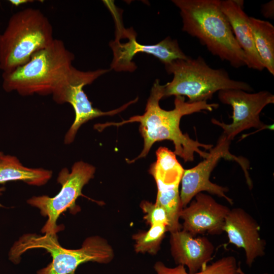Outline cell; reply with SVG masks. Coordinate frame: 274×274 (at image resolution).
I'll return each instance as SVG.
<instances>
[{"label": "cell", "instance_id": "cell-10", "mask_svg": "<svg viewBox=\"0 0 274 274\" xmlns=\"http://www.w3.org/2000/svg\"><path fill=\"white\" fill-rule=\"evenodd\" d=\"M156 154V160L151 164L149 173L157 185L155 203L166 212L169 220L167 230L171 233L180 230L182 227L179 223L183 208L179 187L184 169L174 152L168 148L160 147Z\"/></svg>", "mask_w": 274, "mask_h": 274}, {"label": "cell", "instance_id": "cell-13", "mask_svg": "<svg viewBox=\"0 0 274 274\" xmlns=\"http://www.w3.org/2000/svg\"><path fill=\"white\" fill-rule=\"evenodd\" d=\"M189 203L180 213L183 230L194 236L205 233L219 235L223 232L225 218L230 210L228 207L202 192L196 194Z\"/></svg>", "mask_w": 274, "mask_h": 274}, {"label": "cell", "instance_id": "cell-16", "mask_svg": "<svg viewBox=\"0 0 274 274\" xmlns=\"http://www.w3.org/2000/svg\"><path fill=\"white\" fill-rule=\"evenodd\" d=\"M242 1H221L222 12L227 18L234 37L245 53L247 66L259 71L264 67L256 49L249 24V17L243 10Z\"/></svg>", "mask_w": 274, "mask_h": 274}, {"label": "cell", "instance_id": "cell-22", "mask_svg": "<svg viewBox=\"0 0 274 274\" xmlns=\"http://www.w3.org/2000/svg\"><path fill=\"white\" fill-rule=\"evenodd\" d=\"M274 3L271 1L262 6L261 12L263 15L266 18H273L274 16Z\"/></svg>", "mask_w": 274, "mask_h": 274}, {"label": "cell", "instance_id": "cell-14", "mask_svg": "<svg viewBox=\"0 0 274 274\" xmlns=\"http://www.w3.org/2000/svg\"><path fill=\"white\" fill-rule=\"evenodd\" d=\"M260 227L246 211L239 208L230 210L223 228L229 243L243 248L246 262L251 267L255 260L265 255L266 243L259 234Z\"/></svg>", "mask_w": 274, "mask_h": 274}, {"label": "cell", "instance_id": "cell-1", "mask_svg": "<svg viewBox=\"0 0 274 274\" xmlns=\"http://www.w3.org/2000/svg\"><path fill=\"white\" fill-rule=\"evenodd\" d=\"M164 85H161L156 79L152 87L145 111L142 115L131 117L129 120L119 123H108L95 125L100 131L109 125L119 126L125 123L138 122L140 131L144 139V148L140 154L129 163L145 157L152 145L163 140L172 141L175 147L174 153L182 158L185 162L193 161L194 154L205 158L209 154L201 149L210 150L213 145L205 144L191 139L187 133H183L180 128L182 117L185 115L202 111H212L219 107L217 103L209 104L207 101L196 102L186 101L185 97L176 96L173 110L167 111L159 106L160 100L163 97Z\"/></svg>", "mask_w": 274, "mask_h": 274}, {"label": "cell", "instance_id": "cell-9", "mask_svg": "<svg viewBox=\"0 0 274 274\" xmlns=\"http://www.w3.org/2000/svg\"><path fill=\"white\" fill-rule=\"evenodd\" d=\"M230 142L222 134L215 146L209 150L208 155L203 161L192 168L184 169L181 182V189L180 193L183 209L187 207L196 194L203 191L222 197L230 204H233L232 198L226 194L228 189L213 183L210 180L211 173L222 158L237 162L244 172L249 188L250 189L252 188V181L248 172V161L244 158L236 157L230 152Z\"/></svg>", "mask_w": 274, "mask_h": 274}, {"label": "cell", "instance_id": "cell-17", "mask_svg": "<svg viewBox=\"0 0 274 274\" xmlns=\"http://www.w3.org/2000/svg\"><path fill=\"white\" fill-rule=\"evenodd\" d=\"M52 175L50 170L24 166L16 156L4 154L0 156V184L21 181L40 186L47 183Z\"/></svg>", "mask_w": 274, "mask_h": 274}, {"label": "cell", "instance_id": "cell-6", "mask_svg": "<svg viewBox=\"0 0 274 274\" xmlns=\"http://www.w3.org/2000/svg\"><path fill=\"white\" fill-rule=\"evenodd\" d=\"M173 74L172 81L164 85L163 97L172 95L187 96L189 102L207 101L220 90L240 89L251 92L253 88L247 82L230 78L224 69H214L200 56L177 59L165 65Z\"/></svg>", "mask_w": 274, "mask_h": 274}, {"label": "cell", "instance_id": "cell-20", "mask_svg": "<svg viewBox=\"0 0 274 274\" xmlns=\"http://www.w3.org/2000/svg\"><path fill=\"white\" fill-rule=\"evenodd\" d=\"M167 231L166 226L157 225L151 226L146 231H140L132 235L135 241L134 250L136 253H148L156 255L160 249L161 242Z\"/></svg>", "mask_w": 274, "mask_h": 274}, {"label": "cell", "instance_id": "cell-11", "mask_svg": "<svg viewBox=\"0 0 274 274\" xmlns=\"http://www.w3.org/2000/svg\"><path fill=\"white\" fill-rule=\"evenodd\" d=\"M218 98L222 103L231 106L232 121L226 124L213 118L211 122L220 127L222 134L230 141L244 130L267 127L261 121L260 114L265 106L274 103V95L269 92L250 93L240 89H226L218 91Z\"/></svg>", "mask_w": 274, "mask_h": 274}, {"label": "cell", "instance_id": "cell-15", "mask_svg": "<svg viewBox=\"0 0 274 274\" xmlns=\"http://www.w3.org/2000/svg\"><path fill=\"white\" fill-rule=\"evenodd\" d=\"M169 243L175 262L186 266L189 273L204 269L214 251V245L207 237H196L183 229L171 232Z\"/></svg>", "mask_w": 274, "mask_h": 274}, {"label": "cell", "instance_id": "cell-18", "mask_svg": "<svg viewBox=\"0 0 274 274\" xmlns=\"http://www.w3.org/2000/svg\"><path fill=\"white\" fill-rule=\"evenodd\" d=\"M254 45L264 68L274 75V26L268 21L249 17Z\"/></svg>", "mask_w": 274, "mask_h": 274}, {"label": "cell", "instance_id": "cell-19", "mask_svg": "<svg viewBox=\"0 0 274 274\" xmlns=\"http://www.w3.org/2000/svg\"><path fill=\"white\" fill-rule=\"evenodd\" d=\"M237 266L235 258L228 256L218 259L195 273L186 271L184 265L170 267L161 261L156 262L153 267L156 274H238Z\"/></svg>", "mask_w": 274, "mask_h": 274}, {"label": "cell", "instance_id": "cell-25", "mask_svg": "<svg viewBox=\"0 0 274 274\" xmlns=\"http://www.w3.org/2000/svg\"><path fill=\"white\" fill-rule=\"evenodd\" d=\"M4 190H5V188H3V187H1V188H0V195L2 194V192H3ZM0 206H1V204H0Z\"/></svg>", "mask_w": 274, "mask_h": 274}, {"label": "cell", "instance_id": "cell-8", "mask_svg": "<svg viewBox=\"0 0 274 274\" xmlns=\"http://www.w3.org/2000/svg\"><path fill=\"white\" fill-rule=\"evenodd\" d=\"M108 71L109 70L104 69L82 71L73 66L53 92V99L56 103L71 104L75 113L74 121L64 137L65 144H70L74 141L78 130L84 123L100 116L115 115L138 100L136 98L120 108L108 112H103L94 108L83 88Z\"/></svg>", "mask_w": 274, "mask_h": 274}, {"label": "cell", "instance_id": "cell-24", "mask_svg": "<svg viewBox=\"0 0 274 274\" xmlns=\"http://www.w3.org/2000/svg\"><path fill=\"white\" fill-rule=\"evenodd\" d=\"M237 272H238V274H246L244 271L243 270H242V268H241V263L239 262L238 263V266H237ZM263 274H269L268 273H264Z\"/></svg>", "mask_w": 274, "mask_h": 274}, {"label": "cell", "instance_id": "cell-2", "mask_svg": "<svg viewBox=\"0 0 274 274\" xmlns=\"http://www.w3.org/2000/svg\"><path fill=\"white\" fill-rule=\"evenodd\" d=\"M180 9L182 30L198 39L208 50L234 68L247 65L244 52L222 12L220 0H174Z\"/></svg>", "mask_w": 274, "mask_h": 274}, {"label": "cell", "instance_id": "cell-4", "mask_svg": "<svg viewBox=\"0 0 274 274\" xmlns=\"http://www.w3.org/2000/svg\"><path fill=\"white\" fill-rule=\"evenodd\" d=\"M43 249L49 253L51 262L37 271V274H75L78 267L87 262L108 264L114 257L111 246L107 241L97 235L85 239L81 248L67 249L61 247L56 233L26 234L15 242L9 252V259L18 264L21 256L28 250Z\"/></svg>", "mask_w": 274, "mask_h": 274}, {"label": "cell", "instance_id": "cell-3", "mask_svg": "<svg viewBox=\"0 0 274 274\" xmlns=\"http://www.w3.org/2000/svg\"><path fill=\"white\" fill-rule=\"evenodd\" d=\"M74 55L60 40L54 39L46 47L35 53L25 64L3 73L2 86L22 96L52 94L71 67Z\"/></svg>", "mask_w": 274, "mask_h": 274}, {"label": "cell", "instance_id": "cell-21", "mask_svg": "<svg viewBox=\"0 0 274 274\" xmlns=\"http://www.w3.org/2000/svg\"><path fill=\"white\" fill-rule=\"evenodd\" d=\"M145 215L144 219L151 226L163 225L167 228L169 220L165 210L161 207L148 201H143L140 204Z\"/></svg>", "mask_w": 274, "mask_h": 274}, {"label": "cell", "instance_id": "cell-12", "mask_svg": "<svg viewBox=\"0 0 274 274\" xmlns=\"http://www.w3.org/2000/svg\"><path fill=\"white\" fill-rule=\"evenodd\" d=\"M117 32L127 38L129 41L123 43L116 38L110 43L113 53L111 66L116 71H133L136 66L132 60L136 54L140 52L154 56L164 65L177 59H185L189 57L181 49L178 41L170 37L155 45H142L137 42L136 34L133 30L121 29L117 30Z\"/></svg>", "mask_w": 274, "mask_h": 274}, {"label": "cell", "instance_id": "cell-7", "mask_svg": "<svg viewBox=\"0 0 274 274\" xmlns=\"http://www.w3.org/2000/svg\"><path fill=\"white\" fill-rule=\"evenodd\" d=\"M95 172V168L92 165L77 161L73 165L71 172L64 168L58 174L57 182L61 188L55 196H33L27 200V203L38 208L41 214L48 218L42 229L43 233H56L60 230L56 223L60 215L67 210L72 213L77 212L76 201L82 195L83 187L93 178Z\"/></svg>", "mask_w": 274, "mask_h": 274}, {"label": "cell", "instance_id": "cell-23", "mask_svg": "<svg viewBox=\"0 0 274 274\" xmlns=\"http://www.w3.org/2000/svg\"><path fill=\"white\" fill-rule=\"evenodd\" d=\"M9 3L13 6L15 7H18L20 5L26 4L28 3H31L33 2V1L31 0H10L9 1Z\"/></svg>", "mask_w": 274, "mask_h": 274}, {"label": "cell", "instance_id": "cell-26", "mask_svg": "<svg viewBox=\"0 0 274 274\" xmlns=\"http://www.w3.org/2000/svg\"><path fill=\"white\" fill-rule=\"evenodd\" d=\"M3 154V152H0V156H1V155H2V154Z\"/></svg>", "mask_w": 274, "mask_h": 274}, {"label": "cell", "instance_id": "cell-5", "mask_svg": "<svg viewBox=\"0 0 274 274\" xmlns=\"http://www.w3.org/2000/svg\"><path fill=\"white\" fill-rule=\"evenodd\" d=\"M54 39L52 26L40 10L27 8L13 14L0 33V69L9 72L25 64Z\"/></svg>", "mask_w": 274, "mask_h": 274}]
</instances>
